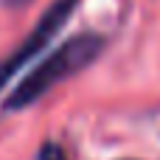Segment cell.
I'll list each match as a JSON object with an SVG mask.
<instances>
[{"label": "cell", "instance_id": "cell-1", "mask_svg": "<svg viewBox=\"0 0 160 160\" xmlns=\"http://www.w3.org/2000/svg\"><path fill=\"white\" fill-rule=\"evenodd\" d=\"M101 51V37L96 34H79L73 39H68L65 45H59L53 53H48L8 96L6 110H17V107H28L37 98H42L51 87H56L59 82L70 79L73 73H79L82 68H87Z\"/></svg>", "mask_w": 160, "mask_h": 160}, {"label": "cell", "instance_id": "cell-2", "mask_svg": "<svg viewBox=\"0 0 160 160\" xmlns=\"http://www.w3.org/2000/svg\"><path fill=\"white\" fill-rule=\"evenodd\" d=\"M73 6H76V0H56V3L48 8V14H45V17L39 20V25L28 34V39H25V42H22L11 56L0 65V87L6 84V82H8V79H11V76H14V73L28 62V59H31V56H37V53H39V51L53 39V34H56V31L65 25V20L70 17Z\"/></svg>", "mask_w": 160, "mask_h": 160}, {"label": "cell", "instance_id": "cell-3", "mask_svg": "<svg viewBox=\"0 0 160 160\" xmlns=\"http://www.w3.org/2000/svg\"><path fill=\"white\" fill-rule=\"evenodd\" d=\"M34 160H68V155H65V149H62L59 143L48 141V143H42V146L37 149Z\"/></svg>", "mask_w": 160, "mask_h": 160}]
</instances>
